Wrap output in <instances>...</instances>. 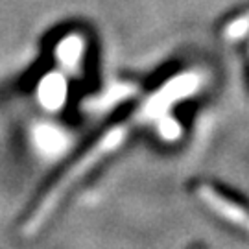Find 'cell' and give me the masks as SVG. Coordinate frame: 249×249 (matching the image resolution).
<instances>
[{
  "label": "cell",
  "mask_w": 249,
  "mask_h": 249,
  "mask_svg": "<svg viewBox=\"0 0 249 249\" xmlns=\"http://www.w3.org/2000/svg\"><path fill=\"white\" fill-rule=\"evenodd\" d=\"M127 135H129L127 125L115 124L111 125L90 148H87V151H83L80 157L63 172L61 178L48 188V192L39 199V203L26 216V220L22 223V229H20L22 236H34L37 231H41L46 225V222L52 218L55 209L61 205L63 199L69 196V192H72V188L87 178L90 170L96 168L106 157L115 153L125 142Z\"/></svg>",
  "instance_id": "cell-1"
},
{
  "label": "cell",
  "mask_w": 249,
  "mask_h": 249,
  "mask_svg": "<svg viewBox=\"0 0 249 249\" xmlns=\"http://www.w3.org/2000/svg\"><path fill=\"white\" fill-rule=\"evenodd\" d=\"M201 85V78L196 72H181L178 76L170 78L166 83L160 85V89L153 90L146 98L139 116L144 120H160L166 116L172 107L178 104L179 100H185L192 96Z\"/></svg>",
  "instance_id": "cell-2"
},
{
  "label": "cell",
  "mask_w": 249,
  "mask_h": 249,
  "mask_svg": "<svg viewBox=\"0 0 249 249\" xmlns=\"http://www.w3.org/2000/svg\"><path fill=\"white\" fill-rule=\"evenodd\" d=\"M194 196L225 223L244 232H249V207L225 194L220 187L207 181H199L194 185Z\"/></svg>",
  "instance_id": "cell-3"
},
{
  "label": "cell",
  "mask_w": 249,
  "mask_h": 249,
  "mask_svg": "<svg viewBox=\"0 0 249 249\" xmlns=\"http://www.w3.org/2000/svg\"><path fill=\"white\" fill-rule=\"evenodd\" d=\"M83 52H85V43L83 39L78 36H67L63 37L61 41L57 43V48H55V59L59 61L65 71H78L81 65V59H83Z\"/></svg>",
  "instance_id": "cell-4"
},
{
  "label": "cell",
  "mask_w": 249,
  "mask_h": 249,
  "mask_svg": "<svg viewBox=\"0 0 249 249\" xmlns=\"http://www.w3.org/2000/svg\"><path fill=\"white\" fill-rule=\"evenodd\" d=\"M246 36H249V8L231 17L222 28V37L231 43H236Z\"/></svg>",
  "instance_id": "cell-5"
},
{
  "label": "cell",
  "mask_w": 249,
  "mask_h": 249,
  "mask_svg": "<svg viewBox=\"0 0 249 249\" xmlns=\"http://www.w3.org/2000/svg\"><path fill=\"white\" fill-rule=\"evenodd\" d=\"M63 96H65V83L59 78H50V80H45L41 83L39 98L46 107L53 109V107L61 106Z\"/></svg>",
  "instance_id": "cell-6"
}]
</instances>
